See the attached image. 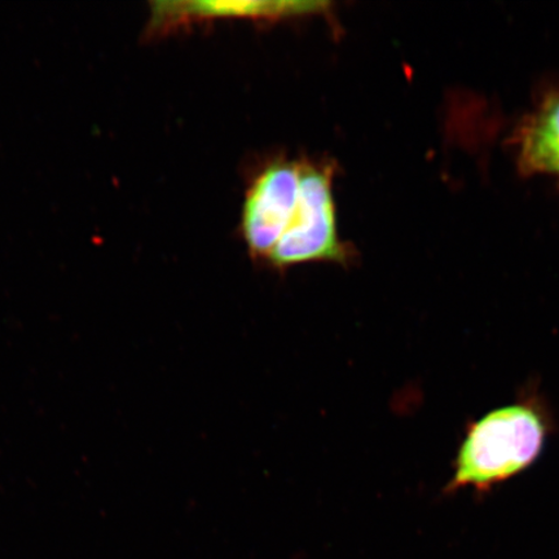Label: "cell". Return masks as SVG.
<instances>
[{
    "mask_svg": "<svg viewBox=\"0 0 559 559\" xmlns=\"http://www.w3.org/2000/svg\"><path fill=\"white\" fill-rule=\"evenodd\" d=\"M548 431V417L535 401L488 412L467 428L445 491L487 492L516 477L540 456Z\"/></svg>",
    "mask_w": 559,
    "mask_h": 559,
    "instance_id": "obj_1",
    "label": "cell"
},
{
    "mask_svg": "<svg viewBox=\"0 0 559 559\" xmlns=\"http://www.w3.org/2000/svg\"><path fill=\"white\" fill-rule=\"evenodd\" d=\"M334 175L335 166L332 163L302 159L295 214L265 261L272 269L286 271L305 263L347 265L352 262V250L338 235Z\"/></svg>",
    "mask_w": 559,
    "mask_h": 559,
    "instance_id": "obj_2",
    "label": "cell"
},
{
    "mask_svg": "<svg viewBox=\"0 0 559 559\" xmlns=\"http://www.w3.org/2000/svg\"><path fill=\"white\" fill-rule=\"evenodd\" d=\"M302 159L276 158L245 193L240 233L253 260L267 261L289 227L298 202Z\"/></svg>",
    "mask_w": 559,
    "mask_h": 559,
    "instance_id": "obj_3",
    "label": "cell"
},
{
    "mask_svg": "<svg viewBox=\"0 0 559 559\" xmlns=\"http://www.w3.org/2000/svg\"><path fill=\"white\" fill-rule=\"evenodd\" d=\"M328 2L307 0H248V2H218V0H164L151 3V16L145 27L146 38L165 37L181 27L206 21L245 19L280 21L331 12Z\"/></svg>",
    "mask_w": 559,
    "mask_h": 559,
    "instance_id": "obj_4",
    "label": "cell"
},
{
    "mask_svg": "<svg viewBox=\"0 0 559 559\" xmlns=\"http://www.w3.org/2000/svg\"><path fill=\"white\" fill-rule=\"evenodd\" d=\"M522 159L528 170L559 173V96L531 123L523 140Z\"/></svg>",
    "mask_w": 559,
    "mask_h": 559,
    "instance_id": "obj_5",
    "label": "cell"
}]
</instances>
